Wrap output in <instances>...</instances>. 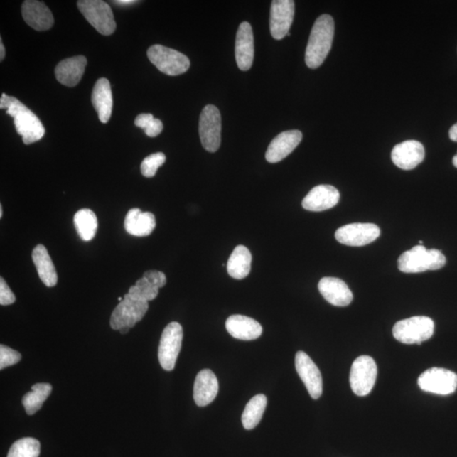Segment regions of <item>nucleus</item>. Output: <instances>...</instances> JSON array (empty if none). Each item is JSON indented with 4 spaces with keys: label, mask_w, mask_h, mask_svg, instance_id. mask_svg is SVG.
Segmentation results:
<instances>
[{
    "label": "nucleus",
    "mask_w": 457,
    "mask_h": 457,
    "mask_svg": "<svg viewBox=\"0 0 457 457\" xmlns=\"http://www.w3.org/2000/svg\"><path fill=\"white\" fill-rule=\"evenodd\" d=\"M295 2L292 0H274L270 9L269 28L272 37L281 40L289 33L294 19Z\"/></svg>",
    "instance_id": "nucleus-13"
},
{
    "label": "nucleus",
    "mask_w": 457,
    "mask_h": 457,
    "mask_svg": "<svg viewBox=\"0 0 457 457\" xmlns=\"http://www.w3.org/2000/svg\"><path fill=\"white\" fill-rule=\"evenodd\" d=\"M87 60L82 55L68 58L60 62L55 68L57 81L66 87L77 86L85 72Z\"/></svg>",
    "instance_id": "nucleus-21"
},
{
    "label": "nucleus",
    "mask_w": 457,
    "mask_h": 457,
    "mask_svg": "<svg viewBox=\"0 0 457 457\" xmlns=\"http://www.w3.org/2000/svg\"><path fill=\"white\" fill-rule=\"evenodd\" d=\"M221 115L218 108L208 104L203 108L199 119V136L204 149L215 153L221 144Z\"/></svg>",
    "instance_id": "nucleus-10"
},
{
    "label": "nucleus",
    "mask_w": 457,
    "mask_h": 457,
    "mask_svg": "<svg viewBox=\"0 0 457 457\" xmlns=\"http://www.w3.org/2000/svg\"><path fill=\"white\" fill-rule=\"evenodd\" d=\"M92 104L102 123L109 121L113 109V95L108 79L97 80L92 93Z\"/></svg>",
    "instance_id": "nucleus-24"
},
{
    "label": "nucleus",
    "mask_w": 457,
    "mask_h": 457,
    "mask_svg": "<svg viewBox=\"0 0 457 457\" xmlns=\"http://www.w3.org/2000/svg\"><path fill=\"white\" fill-rule=\"evenodd\" d=\"M40 443L36 439L24 438L13 443L7 457H38Z\"/></svg>",
    "instance_id": "nucleus-31"
},
{
    "label": "nucleus",
    "mask_w": 457,
    "mask_h": 457,
    "mask_svg": "<svg viewBox=\"0 0 457 457\" xmlns=\"http://www.w3.org/2000/svg\"><path fill=\"white\" fill-rule=\"evenodd\" d=\"M452 163H453L454 166L457 168V154L455 155L453 159H452Z\"/></svg>",
    "instance_id": "nucleus-42"
},
{
    "label": "nucleus",
    "mask_w": 457,
    "mask_h": 457,
    "mask_svg": "<svg viewBox=\"0 0 457 457\" xmlns=\"http://www.w3.org/2000/svg\"><path fill=\"white\" fill-rule=\"evenodd\" d=\"M295 365L297 374L303 380L310 396L317 400L323 393V380L318 367L308 355L301 350L296 354Z\"/></svg>",
    "instance_id": "nucleus-14"
},
{
    "label": "nucleus",
    "mask_w": 457,
    "mask_h": 457,
    "mask_svg": "<svg viewBox=\"0 0 457 457\" xmlns=\"http://www.w3.org/2000/svg\"><path fill=\"white\" fill-rule=\"evenodd\" d=\"M377 375L378 368L374 359L368 356L357 357L350 368V388L358 397L367 396L374 388Z\"/></svg>",
    "instance_id": "nucleus-9"
},
{
    "label": "nucleus",
    "mask_w": 457,
    "mask_h": 457,
    "mask_svg": "<svg viewBox=\"0 0 457 457\" xmlns=\"http://www.w3.org/2000/svg\"><path fill=\"white\" fill-rule=\"evenodd\" d=\"M418 382L424 392L446 396L456 392L457 375L446 368L432 367L419 376Z\"/></svg>",
    "instance_id": "nucleus-11"
},
{
    "label": "nucleus",
    "mask_w": 457,
    "mask_h": 457,
    "mask_svg": "<svg viewBox=\"0 0 457 457\" xmlns=\"http://www.w3.org/2000/svg\"><path fill=\"white\" fill-rule=\"evenodd\" d=\"M449 136L451 141L457 143V123L450 129Z\"/></svg>",
    "instance_id": "nucleus-38"
},
{
    "label": "nucleus",
    "mask_w": 457,
    "mask_h": 457,
    "mask_svg": "<svg viewBox=\"0 0 457 457\" xmlns=\"http://www.w3.org/2000/svg\"><path fill=\"white\" fill-rule=\"evenodd\" d=\"M156 220L152 213L143 212L139 208L129 210L125 219L127 232L134 237H148L154 232Z\"/></svg>",
    "instance_id": "nucleus-25"
},
{
    "label": "nucleus",
    "mask_w": 457,
    "mask_h": 457,
    "mask_svg": "<svg viewBox=\"0 0 457 457\" xmlns=\"http://www.w3.org/2000/svg\"><path fill=\"white\" fill-rule=\"evenodd\" d=\"M129 330H130V328H128V327H124V328H122V329H121V330H119V332H121V333H122V334L125 335V334H127V333L129 332Z\"/></svg>",
    "instance_id": "nucleus-41"
},
{
    "label": "nucleus",
    "mask_w": 457,
    "mask_h": 457,
    "mask_svg": "<svg viewBox=\"0 0 457 457\" xmlns=\"http://www.w3.org/2000/svg\"><path fill=\"white\" fill-rule=\"evenodd\" d=\"M340 200V193L334 186L319 185L315 186L303 200L306 210L321 212L335 207Z\"/></svg>",
    "instance_id": "nucleus-19"
},
{
    "label": "nucleus",
    "mask_w": 457,
    "mask_h": 457,
    "mask_svg": "<svg viewBox=\"0 0 457 457\" xmlns=\"http://www.w3.org/2000/svg\"><path fill=\"white\" fill-rule=\"evenodd\" d=\"M77 7L85 19L97 32L104 36L117 29L114 14L109 4L102 0H80Z\"/></svg>",
    "instance_id": "nucleus-5"
},
{
    "label": "nucleus",
    "mask_w": 457,
    "mask_h": 457,
    "mask_svg": "<svg viewBox=\"0 0 457 457\" xmlns=\"http://www.w3.org/2000/svg\"><path fill=\"white\" fill-rule=\"evenodd\" d=\"M183 338V330L179 323H168L163 330L158 347V361L163 370L166 371L174 370Z\"/></svg>",
    "instance_id": "nucleus-8"
},
{
    "label": "nucleus",
    "mask_w": 457,
    "mask_h": 457,
    "mask_svg": "<svg viewBox=\"0 0 457 457\" xmlns=\"http://www.w3.org/2000/svg\"><path fill=\"white\" fill-rule=\"evenodd\" d=\"M252 254L245 246H237L227 263L228 274L234 279L246 278L251 271Z\"/></svg>",
    "instance_id": "nucleus-27"
},
{
    "label": "nucleus",
    "mask_w": 457,
    "mask_h": 457,
    "mask_svg": "<svg viewBox=\"0 0 457 457\" xmlns=\"http://www.w3.org/2000/svg\"><path fill=\"white\" fill-rule=\"evenodd\" d=\"M158 288L154 286L153 284H151L143 277L139 279L135 285L129 289L128 294L130 295L132 299L148 301L149 303V301H153L156 299L158 294Z\"/></svg>",
    "instance_id": "nucleus-32"
},
{
    "label": "nucleus",
    "mask_w": 457,
    "mask_h": 457,
    "mask_svg": "<svg viewBox=\"0 0 457 457\" xmlns=\"http://www.w3.org/2000/svg\"><path fill=\"white\" fill-rule=\"evenodd\" d=\"M225 327L230 335L242 340H256L263 333V328L259 322L243 315H232L229 317Z\"/></svg>",
    "instance_id": "nucleus-23"
},
{
    "label": "nucleus",
    "mask_w": 457,
    "mask_h": 457,
    "mask_svg": "<svg viewBox=\"0 0 457 457\" xmlns=\"http://www.w3.org/2000/svg\"><path fill=\"white\" fill-rule=\"evenodd\" d=\"M148 310V301L132 299L127 293L111 315L110 327L114 330L124 327L131 329L144 318Z\"/></svg>",
    "instance_id": "nucleus-7"
},
{
    "label": "nucleus",
    "mask_w": 457,
    "mask_h": 457,
    "mask_svg": "<svg viewBox=\"0 0 457 457\" xmlns=\"http://www.w3.org/2000/svg\"><path fill=\"white\" fill-rule=\"evenodd\" d=\"M446 264L445 255L437 249L428 250L423 245L412 247L399 257L398 268L403 273L416 274L438 270Z\"/></svg>",
    "instance_id": "nucleus-3"
},
{
    "label": "nucleus",
    "mask_w": 457,
    "mask_h": 457,
    "mask_svg": "<svg viewBox=\"0 0 457 457\" xmlns=\"http://www.w3.org/2000/svg\"><path fill=\"white\" fill-rule=\"evenodd\" d=\"M219 382L214 372L203 370L198 372L195 380L193 398L198 407H206L217 397Z\"/></svg>",
    "instance_id": "nucleus-22"
},
{
    "label": "nucleus",
    "mask_w": 457,
    "mask_h": 457,
    "mask_svg": "<svg viewBox=\"0 0 457 457\" xmlns=\"http://www.w3.org/2000/svg\"><path fill=\"white\" fill-rule=\"evenodd\" d=\"M21 14L26 24L39 32L50 29L55 23L50 9L45 4L37 0H26L22 4Z\"/></svg>",
    "instance_id": "nucleus-16"
},
{
    "label": "nucleus",
    "mask_w": 457,
    "mask_h": 457,
    "mask_svg": "<svg viewBox=\"0 0 457 457\" xmlns=\"http://www.w3.org/2000/svg\"><path fill=\"white\" fill-rule=\"evenodd\" d=\"M136 2L137 1H134V0H118V1H113V3L122 6H131V4H135Z\"/></svg>",
    "instance_id": "nucleus-39"
},
{
    "label": "nucleus",
    "mask_w": 457,
    "mask_h": 457,
    "mask_svg": "<svg viewBox=\"0 0 457 457\" xmlns=\"http://www.w3.org/2000/svg\"><path fill=\"white\" fill-rule=\"evenodd\" d=\"M52 386L47 383H39L34 385L32 392L26 393L22 399V404L25 407L26 414L33 415L41 409L43 404L50 396Z\"/></svg>",
    "instance_id": "nucleus-30"
},
{
    "label": "nucleus",
    "mask_w": 457,
    "mask_h": 457,
    "mask_svg": "<svg viewBox=\"0 0 457 457\" xmlns=\"http://www.w3.org/2000/svg\"><path fill=\"white\" fill-rule=\"evenodd\" d=\"M254 38L250 23L242 22L239 26L236 39V60L243 72L250 70L254 63Z\"/></svg>",
    "instance_id": "nucleus-18"
},
{
    "label": "nucleus",
    "mask_w": 457,
    "mask_h": 457,
    "mask_svg": "<svg viewBox=\"0 0 457 457\" xmlns=\"http://www.w3.org/2000/svg\"><path fill=\"white\" fill-rule=\"evenodd\" d=\"M425 150L423 144L415 140H408L394 146L392 152V161L398 168L410 171L423 162Z\"/></svg>",
    "instance_id": "nucleus-15"
},
{
    "label": "nucleus",
    "mask_w": 457,
    "mask_h": 457,
    "mask_svg": "<svg viewBox=\"0 0 457 457\" xmlns=\"http://www.w3.org/2000/svg\"><path fill=\"white\" fill-rule=\"evenodd\" d=\"M166 161V156L163 153H156L149 155L141 162V172L146 178H152Z\"/></svg>",
    "instance_id": "nucleus-34"
},
{
    "label": "nucleus",
    "mask_w": 457,
    "mask_h": 457,
    "mask_svg": "<svg viewBox=\"0 0 457 457\" xmlns=\"http://www.w3.org/2000/svg\"><path fill=\"white\" fill-rule=\"evenodd\" d=\"M318 290L328 303L336 307H347L353 300L352 291L340 279L325 277L318 283Z\"/></svg>",
    "instance_id": "nucleus-20"
},
{
    "label": "nucleus",
    "mask_w": 457,
    "mask_h": 457,
    "mask_svg": "<svg viewBox=\"0 0 457 457\" xmlns=\"http://www.w3.org/2000/svg\"><path fill=\"white\" fill-rule=\"evenodd\" d=\"M6 57V48H4L2 38H0V61H3Z\"/></svg>",
    "instance_id": "nucleus-40"
},
{
    "label": "nucleus",
    "mask_w": 457,
    "mask_h": 457,
    "mask_svg": "<svg viewBox=\"0 0 457 457\" xmlns=\"http://www.w3.org/2000/svg\"><path fill=\"white\" fill-rule=\"evenodd\" d=\"M334 35L335 22L332 16H319L314 22L306 48L305 61L309 68L316 69L326 60L331 50Z\"/></svg>",
    "instance_id": "nucleus-2"
},
{
    "label": "nucleus",
    "mask_w": 457,
    "mask_h": 457,
    "mask_svg": "<svg viewBox=\"0 0 457 457\" xmlns=\"http://www.w3.org/2000/svg\"><path fill=\"white\" fill-rule=\"evenodd\" d=\"M266 406H267V397L264 394H259L252 397L243 412L242 416L243 427L247 430L254 429L263 418Z\"/></svg>",
    "instance_id": "nucleus-28"
},
{
    "label": "nucleus",
    "mask_w": 457,
    "mask_h": 457,
    "mask_svg": "<svg viewBox=\"0 0 457 457\" xmlns=\"http://www.w3.org/2000/svg\"><path fill=\"white\" fill-rule=\"evenodd\" d=\"M16 296L11 288L8 286L3 278L0 279V304L8 306L14 303Z\"/></svg>",
    "instance_id": "nucleus-36"
},
{
    "label": "nucleus",
    "mask_w": 457,
    "mask_h": 457,
    "mask_svg": "<svg viewBox=\"0 0 457 457\" xmlns=\"http://www.w3.org/2000/svg\"><path fill=\"white\" fill-rule=\"evenodd\" d=\"M144 278L153 284L154 286L161 289V288L166 285L167 279L166 274L163 272L158 271V270H149L144 274Z\"/></svg>",
    "instance_id": "nucleus-37"
},
{
    "label": "nucleus",
    "mask_w": 457,
    "mask_h": 457,
    "mask_svg": "<svg viewBox=\"0 0 457 457\" xmlns=\"http://www.w3.org/2000/svg\"><path fill=\"white\" fill-rule=\"evenodd\" d=\"M434 323L426 316H415L398 321L393 328L396 340L407 345H420L434 335Z\"/></svg>",
    "instance_id": "nucleus-4"
},
{
    "label": "nucleus",
    "mask_w": 457,
    "mask_h": 457,
    "mask_svg": "<svg viewBox=\"0 0 457 457\" xmlns=\"http://www.w3.org/2000/svg\"><path fill=\"white\" fill-rule=\"evenodd\" d=\"M146 54L151 63L156 66L159 72L174 77L183 74L190 68L188 56L161 44L150 47Z\"/></svg>",
    "instance_id": "nucleus-6"
},
{
    "label": "nucleus",
    "mask_w": 457,
    "mask_h": 457,
    "mask_svg": "<svg viewBox=\"0 0 457 457\" xmlns=\"http://www.w3.org/2000/svg\"><path fill=\"white\" fill-rule=\"evenodd\" d=\"M135 125L144 129L146 135L156 137L163 131V123L161 119H155L152 114H141L135 119Z\"/></svg>",
    "instance_id": "nucleus-33"
},
{
    "label": "nucleus",
    "mask_w": 457,
    "mask_h": 457,
    "mask_svg": "<svg viewBox=\"0 0 457 457\" xmlns=\"http://www.w3.org/2000/svg\"><path fill=\"white\" fill-rule=\"evenodd\" d=\"M301 140L303 133L300 131L281 132L270 143L265 154L266 161L272 163L283 161L296 149Z\"/></svg>",
    "instance_id": "nucleus-17"
},
{
    "label": "nucleus",
    "mask_w": 457,
    "mask_h": 457,
    "mask_svg": "<svg viewBox=\"0 0 457 457\" xmlns=\"http://www.w3.org/2000/svg\"><path fill=\"white\" fill-rule=\"evenodd\" d=\"M32 257L39 278L44 285L48 287L56 286L58 275L47 248L43 245H38L34 248Z\"/></svg>",
    "instance_id": "nucleus-26"
},
{
    "label": "nucleus",
    "mask_w": 457,
    "mask_h": 457,
    "mask_svg": "<svg viewBox=\"0 0 457 457\" xmlns=\"http://www.w3.org/2000/svg\"><path fill=\"white\" fill-rule=\"evenodd\" d=\"M3 216V208L0 206V218H2Z\"/></svg>",
    "instance_id": "nucleus-43"
},
{
    "label": "nucleus",
    "mask_w": 457,
    "mask_h": 457,
    "mask_svg": "<svg viewBox=\"0 0 457 457\" xmlns=\"http://www.w3.org/2000/svg\"><path fill=\"white\" fill-rule=\"evenodd\" d=\"M21 359V355L6 345H0V370L16 365Z\"/></svg>",
    "instance_id": "nucleus-35"
},
{
    "label": "nucleus",
    "mask_w": 457,
    "mask_h": 457,
    "mask_svg": "<svg viewBox=\"0 0 457 457\" xmlns=\"http://www.w3.org/2000/svg\"><path fill=\"white\" fill-rule=\"evenodd\" d=\"M0 109H6L7 114L14 119L16 130L26 145L36 143L45 135V129L37 115L16 97L3 93Z\"/></svg>",
    "instance_id": "nucleus-1"
},
{
    "label": "nucleus",
    "mask_w": 457,
    "mask_h": 457,
    "mask_svg": "<svg viewBox=\"0 0 457 457\" xmlns=\"http://www.w3.org/2000/svg\"><path fill=\"white\" fill-rule=\"evenodd\" d=\"M75 227L83 241L95 238L97 230V219L95 212L88 208L79 210L74 217Z\"/></svg>",
    "instance_id": "nucleus-29"
},
{
    "label": "nucleus",
    "mask_w": 457,
    "mask_h": 457,
    "mask_svg": "<svg viewBox=\"0 0 457 457\" xmlns=\"http://www.w3.org/2000/svg\"><path fill=\"white\" fill-rule=\"evenodd\" d=\"M380 236L378 225L370 223H354L336 230L335 238L341 244L350 247H363L375 242Z\"/></svg>",
    "instance_id": "nucleus-12"
}]
</instances>
